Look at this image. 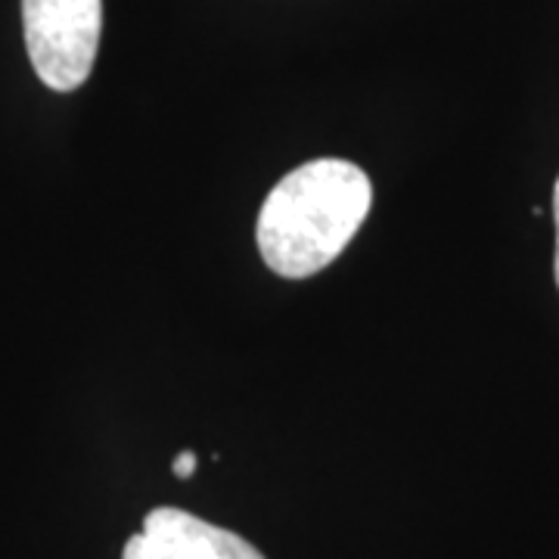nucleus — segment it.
Returning a JSON list of instances; mask_svg holds the SVG:
<instances>
[{
    "mask_svg": "<svg viewBox=\"0 0 559 559\" xmlns=\"http://www.w3.org/2000/svg\"><path fill=\"white\" fill-rule=\"evenodd\" d=\"M197 466H200V457H197V451H180L175 463H171V473L178 476V479H190L193 473H197Z\"/></svg>",
    "mask_w": 559,
    "mask_h": 559,
    "instance_id": "20e7f679",
    "label": "nucleus"
},
{
    "mask_svg": "<svg viewBox=\"0 0 559 559\" xmlns=\"http://www.w3.org/2000/svg\"><path fill=\"white\" fill-rule=\"evenodd\" d=\"M121 559H264L255 544L178 507H156Z\"/></svg>",
    "mask_w": 559,
    "mask_h": 559,
    "instance_id": "7ed1b4c3",
    "label": "nucleus"
},
{
    "mask_svg": "<svg viewBox=\"0 0 559 559\" xmlns=\"http://www.w3.org/2000/svg\"><path fill=\"white\" fill-rule=\"evenodd\" d=\"M370 205L373 183L355 162H305L261 205L255 227L261 259L280 277H314L355 240Z\"/></svg>",
    "mask_w": 559,
    "mask_h": 559,
    "instance_id": "f257e3e1",
    "label": "nucleus"
},
{
    "mask_svg": "<svg viewBox=\"0 0 559 559\" xmlns=\"http://www.w3.org/2000/svg\"><path fill=\"white\" fill-rule=\"evenodd\" d=\"M554 221H557V259H554V274H557V286H559V178H557V187H554Z\"/></svg>",
    "mask_w": 559,
    "mask_h": 559,
    "instance_id": "39448f33",
    "label": "nucleus"
},
{
    "mask_svg": "<svg viewBox=\"0 0 559 559\" xmlns=\"http://www.w3.org/2000/svg\"><path fill=\"white\" fill-rule=\"evenodd\" d=\"M32 69L50 91H79L91 79L103 35V0H22Z\"/></svg>",
    "mask_w": 559,
    "mask_h": 559,
    "instance_id": "f03ea898",
    "label": "nucleus"
}]
</instances>
